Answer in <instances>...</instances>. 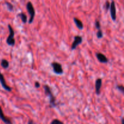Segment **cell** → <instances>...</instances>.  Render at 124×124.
I'll return each instance as SVG.
<instances>
[{"mask_svg": "<svg viewBox=\"0 0 124 124\" xmlns=\"http://www.w3.org/2000/svg\"><path fill=\"white\" fill-rule=\"evenodd\" d=\"M96 56L97 59H98L100 62L101 63H108V62L109 60L107 58L105 54H104L102 53H96Z\"/></svg>", "mask_w": 124, "mask_h": 124, "instance_id": "9c48e42d", "label": "cell"}, {"mask_svg": "<svg viewBox=\"0 0 124 124\" xmlns=\"http://www.w3.org/2000/svg\"><path fill=\"white\" fill-rule=\"evenodd\" d=\"M104 8H105V11H106V12H107L108 11L110 10V3L109 1H107L106 2H105V4H104Z\"/></svg>", "mask_w": 124, "mask_h": 124, "instance_id": "e0dca14e", "label": "cell"}, {"mask_svg": "<svg viewBox=\"0 0 124 124\" xmlns=\"http://www.w3.org/2000/svg\"><path fill=\"white\" fill-rule=\"evenodd\" d=\"M44 89L46 95L47 96H48V98H49V102L50 107H55L56 106V99L55 96L53 95L50 87L48 85H44Z\"/></svg>", "mask_w": 124, "mask_h": 124, "instance_id": "6da1fadb", "label": "cell"}, {"mask_svg": "<svg viewBox=\"0 0 124 124\" xmlns=\"http://www.w3.org/2000/svg\"><path fill=\"white\" fill-rule=\"evenodd\" d=\"M94 24H95V27L98 30H100L101 27V25L100 21L99 20H96L95 23H94Z\"/></svg>", "mask_w": 124, "mask_h": 124, "instance_id": "d6986e66", "label": "cell"}, {"mask_svg": "<svg viewBox=\"0 0 124 124\" xmlns=\"http://www.w3.org/2000/svg\"><path fill=\"white\" fill-rule=\"evenodd\" d=\"M40 86H41V84H40L39 82H38V81H36V82H35V88H39Z\"/></svg>", "mask_w": 124, "mask_h": 124, "instance_id": "ffe728a7", "label": "cell"}, {"mask_svg": "<svg viewBox=\"0 0 124 124\" xmlns=\"http://www.w3.org/2000/svg\"><path fill=\"white\" fill-rule=\"evenodd\" d=\"M0 83H1V85L3 87L4 89L6 90L7 92H12V88L10 87V86H8V85L6 84L4 77L3 75H2L1 72H0Z\"/></svg>", "mask_w": 124, "mask_h": 124, "instance_id": "52a82bcc", "label": "cell"}, {"mask_svg": "<svg viewBox=\"0 0 124 124\" xmlns=\"http://www.w3.org/2000/svg\"><path fill=\"white\" fill-rule=\"evenodd\" d=\"M1 65L2 68L6 69L9 67V62L7 60L5 59H2L1 62Z\"/></svg>", "mask_w": 124, "mask_h": 124, "instance_id": "4fadbf2b", "label": "cell"}, {"mask_svg": "<svg viewBox=\"0 0 124 124\" xmlns=\"http://www.w3.org/2000/svg\"><path fill=\"white\" fill-rule=\"evenodd\" d=\"M96 36L98 39H101L104 36V34H103V31L101 29L98 30V31L96 33Z\"/></svg>", "mask_w": 124, "mask_h": 124, "instance_id": "9a60e30c", "label": "cell"}, {"mask_svg": "<svg viewBox=\"0 0 124 124\" xmlns=\"http://www.w3.org/2000/svg\"><path fill=\"white\" fill-rule=\"evenodd\" d=\"M102 81L101 78H98L95 81V92L97 95L101 94V89L102 87Z\"/></svg>", "mask_w": 124, "mask_h": 124, "instance_id": "ba28073f", "label": "cell"}, {"mask_svg": "<svg viewBox=\"0 0 124 124\" xmlns=\"http://www.w3.org/2000/svg\"><path fill=\"white\" fill-rule=\"evenodd\" d=\"M0 119L3 121L6 124H12V121L9 119L8 118H7L6 116L4 115V114L3 113V111H2V108L0 107Z\"/></svg>", "mask_w": 124, "mask_h": 124, "instance_id": "30bf717a", "label": "cell"}, {"mask_svg": "<svg viewBox=\"0 0 124 124\" xmlns=\"http://www.w3.org/2000/svg\"><path fill=\"white\" fill-rule=\"evenodd\" d=\"M5 3H6V6H7V8H8V10L10 11V12H12V11L13 10V8H14V7H13V6L10 3V2L6 1V2H5Z\"/></svg>", "mask_w": 124, "mask_h": 124, "instance_id": "5bb4252c", "label": "cell"}, {"mask_svg": "<svg viewBox=\"0 0 124 124\" xmlns=\"http://www.w3.org/2000/svg\"><path fill=\"white\" fill-rule=\"evenodd\" d=\"M82 42V36H78V35H76L74 37V41L73 42L71 46V50H74L75 49H76V47L79 46V45L81 44Z\"/></svg>", "mask_w": 124, "mask_h": 124, "instance_id": "5b68a950", "label": "cell"}, {"mask_svg": "<svg viewBox=\"0 0 124 124\" xmlns=\"http://www.w3.org/2000/svg\"><path fill=\"white\" fill-rule=\"evenodd\" d=\"M8 31H9V35H8V37L6 39V43L7 45L10 46H14L15 44V39L14 38L15 36V31L12 27L11 26L10 24L8 25Z\"/></svg>", "mask_w": 124, "mask_h": 124, "instance_id": "7a4b0ae2", "label": "cell"}, {"mask_svg": "<svg viewBox=\"0 0 124 124\" xmlns=\"http://www.w3.org/2000/svg\"><path fill=\"white\" fill-rule=\"evenodd\" d=\"M50 124H64V122L62 121H60L59 119H54L53 121L51 122Z\"/></svg>", "mask_w": 124, "mask_h": 124, "instance_id": "2e32d148", "label": "cell"}, {"mask_svg": "<svg viewBox=\"0 0 124 124\" xmlns=\"http://www.w3.org/2000/svg\"><path fill=\"white\" fill-rule=\"evenodd\" d=\"M27 124H36V123H35V122H34V121H33V120H29Z\"/></svg>", "mask_w": 124, "mask_h": 124, "instance_id": "44dd1931", "label": "cell"}, {"mask_svg": "<svg viewBox=\"0 0 124 124\" xmlns=\"http://www.w3.org/2000/svg\"><path fill=\"white\" fill-rule=\"evenodd\" d=\"M116 88H117V89L119 90L120 92L122 93V94H124V87L122 85H117L116 86Z\"/></svg>", "mask_w": 124, "mask_h": 124, "instance_id": "ac0fdd59", "label": "cell"}, {"mask_svg": "<svg viewBox=\"0 0 124 124\" xmlns=\"http://www.w3.org/2000/svg\"><path fill=\"white\" fill-rule=\"evenodd\" d=\"M26 8L28 13L30 15V19L29 20V24H31L33 21L34 18H35V8H34L33 6V4L30 1H29L26 4Z\"/></svg>", "mask_w": 124, "mask_h": 124, "instance_id": "3957f363", "label": "cell"}, {"mask_svg": "<svg viewBox=\"0 0 124 124\" xmlns=\"http://www.w3.org/2000/svg\"><path fill=\"white\" fill-rule=\"evenodd\" d=\"M73 21H74V23H75V25H76V27H77L78 28L79 30H82V29H83L84 24H83V23H82V22L81 21L80 19H79L78 18L75 17V18H73Z\"/></svg>", "mask_w": 124, "mask_h": 124, "instance_id": "8fae6325", "label": "cell"}, {"mask_svg": "<svg viewBox=\"0 0 124 124\" xmlns=\"http://www.w3.org/2000/svg\"><path fill=\"white\" fill-rule=\"evenodd\" d=\"M17 16L19 17V18H21L22 22H23L24 24H25V23H27V16L24 13H23V12H21V13H18V14L17 15Z\"/></svg>", "mask_w": 124, "mask_h": 124, "instance_id": "7c38bea8", "label": "cell"}, {"mask_svg": "<svg viewBox=\"0 0 124 124\" xmlns=\"http://www.w3.org/2000/svg\"><path fill=\"white\" fill-rule=\"evenodd\" d=\"M110 10L111 19H112L113 21H115L116 19V7L115 2L114 1H112L111 3H110Z\"/></svg>", "mask_w": 124, "mask_h": 124, "instance_id": "8992f818", "label": "cell"}, {"mask_svg": "<svg viewBox=\"0 0 124 124\" xmlns=\"http://www.w3.org/2000/svg\"><path fill=\"white\" fill-rule=\"evenodd\" d=\"M52 68H53V71L56 75H62L64 73L62 65L59 62H53L51 64Z\"/></svg>", "mask_w": 124, "mask_h": 124, "instance_id": "277c9868", "label": "cell"}]
</instances>
